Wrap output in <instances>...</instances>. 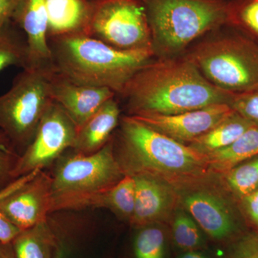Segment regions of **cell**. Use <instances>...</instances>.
Wrapping results in <instances>:
<instances>
[{"instance_id": "36", "label": "cell", "mask_w": 258, "mask_h": 258, "mask_svg": "<svg viewBox=\"0 0 258 258\" xmlns=\"http://www.w3.org/2000/svg\"><path fill=\"white\" fill-rule=\"evenodd\" d=\"M89 1H92V0H89ZM142 1H143V0H142Z\"/></svg>"}, {"instance_id": "19", "label": "cell", "mask_w": 258, "mask_h": 258, "mask_svg": "<svg viewBox=\"0 0 258 258\" xmlns=\"http://www.w3.org/2000/svg\"><path fill=\"white\" fill-rule=\"evenodd\" d=\"M253 127L256 126L233 111L211 130L187 146L195 152L208 156L211 153L228 147L246 131Z\"/></svg>"}, {"instance_id": "10", "label": "cell", "mask_w": 258, "mask_h": 258, "mask_svg": "<svg viewBox=\"0 0 258 258\" xmlns=\"http://www.w3.org/2000/svg\"><path fill=\"white\" fill-rule=\"evenodd\" d=\"M78 128L69 115L52 102L42 117L31 143L20 156L15 179L52 165L76 142Z\"/></svg>"}, {"instance_id": "27", "label": "cell", "mask_w": 258, "mask_h": 258, "mask_svg": "<svg viewBox=\"0 0 258 258\" xmlns=\"http://www.w3.org/2000/svg\"><path fill=\"white\" fill-rule=\"evenodd\" d=\"M20 156L10 139L0 130V190L14 181L13 173Z\"/></svg>"}, {"instance_id": "35", "label": "cell", "mask_w": 258, "mask_h": 258, "mask_svg": "<svg viewBox=\"0 0 258 258\" xmlns=\"http://www.w3.org/2000/svg\"><path fill=\"white\" fill-rule=\"evenodd\" d=\"M57 258H63V255H62V253H61V252H60V253H59V255H58V257H57Z\"/></svg>"}, {"instance_id": "13", "label": "cell", "mask_w": 258, "mask_h": 258, "mask_svg": "<svg viewBox=\"0 0 258 258\" xmlns=\"http://www.w3.org/2000/svg\"><path fill=\"white\" fill-rule=\"evenodd\" d=\"M133 177L135 206L131 225L137 229L151 224L169 225L179 207L175 187L149 174H138Z\"/></svg>"}, {"instance_id": "31", "label": "cell", "mask_w": 258, "mask_h": 258, "mask_svg": "<svg viewBox=\"0 0 258 258\" xmlns=\"http://www.w3.org/2000/svg\"><path fill=\"white\" fill-rule=\"evenodd\" d=\"M20 231L0 210V242L10 243L13 242Z\"/></svg>"}, {"instance_id": "3", "label": "cell", "mask_w": 258, "mask_h": 258, "mask_svg": "<svg viewBox=\"0 0 258 258\" xmlns=\"http://www.w3.org/2000/svg\"><path fill=\"white\" fill-rule=\"evenodd\" d=\"M52 69L77 84L119 95L131 79L155 58L152 50H120L86 34L48 39Z\"/></svg>"}, {"instance_id": "24", "label": "cell", "mask_w": 258, "mask_h": 258, "mask_svg": "<svg viewBox=\"0 0 258 258\" xmlns=\"http://www.w3.org/2000/svg\"><path fill=\"white\" fill-rule=\"evenodd\" d=\"M169 225L171 240L181 251L205 249V233L192 217L184 209L178 207Z\"/></svg>"}, {"instance_id": "23", "label": "cell", "mask_w": 258, "mask_h": 258, "mask_svg": "<svg viewBox=\"0 0 258 258\" xmlns=\"http://www.w3.org/2000/svg\"><path fill=\"white\" fill-rule=\"evenodd\" d=\"M217 176L223 187L237 203L258 189V156Z\"/></svg>"}, {"instance_id": "2", "label": "cell", "mask_w": 258, "mask_h": 258, "mask_svg": "<svg viewBox=\"0 0 258 258\" xmlns=\"http://www.w3.org/2000/svg\"><path fill=\"white\" fill-rule=\"evenodd\" d=\"M112 141L125 176L149 174L177 189L212 174L207 156L130 115H121Z\"/></svg>"}, {"instance_id": "29", "label": "cell", "mask_w": 258, "mask_h": 258, "mask_svg": "<svg viewBox=\"0 0 258 258\" xmlns=\"http://www.w3.org/2000/svg\"><path fill=\"white\" fill-rule=\"evenodd\" d=\"M229 106L254 126L258 127V88L234 93Z\"/></svg>"}, {"instance_id": "11", "label": "cell", "mask_w": 258, "mask_h": 258, "mask_svg": "<svg viewBox=\"0 0 258 258\" xmlns=\"http://www.w3.org/2000/svg\"><path fill=\"white\" fill-rule=\"evenodd\" d=\"M50 207V176L43 170L19 177L0 190V210L20 230L46 220Z\"/></svg>"}, {"instance_id": "26", "label": "cell", "mask_w": 258, "mask_h": 258, "mask_svg": "<svg viewBox=\"0 0 258 258\" xmlns=\"http://www.w3.org/2000/svg\"><path fill=\"white\" fill-rule=\"evenodd\" d=\"M227 25L258 43V0H227Z\"/></svg>"}, {"instance_id": "17", "label": "cell", "mask_w": 258, "mask_h": 258, "mask_svg": "<svg viewBox=\"0 0 258 258\" xmlns=\"http://www.w3.org/2000/svg\"><path fill=\"white\" fill-rule=\"evenodd\" d=\"M47 40L86 34L91 10L89 0H45Z\"/></svg>"}, {"instance_id": "34", "label": "cell", "mask_w": 258, "mask_h": 258, "mask_svg": "<svg viewBox=\"0 0 258 258\" xmlns=\"http://www.w3.org/2000/svg\"><path fill=\"white\" fill-rule=\"evenodd\" d=\"M0 258H15L12 242H0Z\"/></svg>"}, {"instance_id": "5", "label": "cell", "mask_w": 258, "mask_h": 258, "mask_svg": "<svg viewBox=\"0 0 258 258\" xmlns=\"http://www.w3.org/2000/svg\"><path fill=\"white\" fill-rule=\"evenodd\" d=\"M184 54L209 82L225 92L258 88V43L227 24L201 37Z\"/></svg>"}, {"instance_id": "9", "label": "cell", "mask_w": 258, "mask_h": 258, "mask_svg": "<svg viewBox=\"0 0 258 258\" xmlns=\"http://www.w3.org/2000/svg\"><path fill=\"white\" fill-rule=\"evenodd\" d=\"M86 35L120 50H152L142 0H92Z\"/></svg>"}, {"instance_id": "16", "label": "cell", "mask_w": 258, "mask_h": 258, "mask_svg": "<svg viewBox=\"0 0 258 258\" xmlns=\"http://www.w3.org/2000/svg\"><path fill=\"white\" fill-rule=\"evenodd\" d=\"M121 115V108L115 97L108 100L78 129L71 150L83 155L99 151L111 140Z\"/></svg>"}, {"instance_id": "4", "label": "cell", "mask_w": 258, "mask_h": 258, "mask_svg": "<svg viewBox=\"0 0 258 258\" xmlns=\"http://www.w3.org/2000/svg\"><path fill=\"white\" fill-rule=\"evenodd\" d=\"M156 58L183 55L227 24V0H143Z\"/></svg>"}, {"instance_id": "14", "label": "cell", "mask_w": 258, "mask_h": 258, "mask_svg": "<svg viewBox=\"0 0 258 258\" xmlns=\"http://www.w3.org/2000/svg\"><path fill=\"white\" fill-rule=\"evenodd\" d=\"M51 96L69 115L78 129L106 101L115 97L108 88L77 84L55 71L50 79Z\"/></svg>"}, {"instance_id": "12", "label": "cell", "mask_w": 258, "mask_h": 258, "mask_svg": "<svg viewBox=\"0 0 258 258\" xmlns=\"http://www.w3.org/2000/svg\"><path fill=\"white\" fill-rule=\"evenodd\" d=\"M227 104H216L174 115L132 116L169 138L188 145L233 112Z\"/></svg>"}, {"instance_id": "33", "label": "cell", "mask_w": 258, "mask_h": 258, "mask_svg": "<svg viewBox=\"0 0 258 258\" xmlns=\"http://www.w3.org/2000/svg\"><path fill=\"white\" fill-rule=\"evenodd\" d=\"M176 258H211L205 249L181 251V253Z\"/></svg>"}, {"instance_id": "6", "label": "cell", "mask_w": 258, "mask_h": 258, "mask_svg": "<svg viewBox=\"0 0 258 258\" xmlns=\"http://www.w3.org/2000/svg\"><path fill=\"white\" fill-rule=\"evenodd\" d=\"M52 166L50 213L69 210L75 202L108 189L125 176L115 159L112 138L94 154L83 155L70 149Z\"/></svg>"}, {"instance_id": "7", "label": "cell", "mask_w": 258, "mask_h": 258, "mask_svg": "<svg viewBox=\"0 0 258 258\" xmlns=\"http://www.w3.org/2000/svg\"><path fill=\"white\" fill-rule=\"evenodd\" d=\"M52 68H27L0 96V130L21 155L31 143L47 108L53 102L50 79Z\"/></svg>"}, {"instance_id": "18", "label": "cell", "mask_w": 258, "mask_h": 258, "mask_svg": "<svg viewBox=\"0 0 258 258\" xmlns=\"http://www.w3.org/2000/svg\"><path fill=\"white\" fill-rule=\"evenodd\" d=\"M135 206V181L133 176H125L117 184L103 191L78 200L71 210L104 208L123 221L130 223Z\"/></svg>"}, {"instance_id": "30", "label": "cell", "mask_w": 258, "mask_h": 258, "mask_svg": "<svg viewBox=\"0 0 258 258\" xmlns=\"http://www.w3.org/2000/svg\"><path fill=\"white\" fill-rule=\"evenodd\" d=\"M240 213L258 232V189L237 202Z\"/></svg>"}, {"instance_id": "25", "label": "cell", "mask_w": 258, "mask_h": 258, "mask_svg": "<svg viewBox=\"0 0 258 258\" xmlns=\"http://www.w3.org/2000/svg\"><path fill=\"white\" fill-rule=\"evenodd\" d=\"M164 225L151 224L137 228L134 258H168L169 234Z\"/></svg>"}, {"instance_id": "21", "label": "cell", "mask_w": 258, "mask_h": 258, "mask_svg": "<svg viewBox=\"0 0 258 258\" xmlns=\"http://www.w3.org/2000/svg\"><path fill=\"white\" fill-rule=\"evenodd\" d=\"M15 258H52L54 235L47 220L20 231L12 242Z\"/></svg>"}, {"instance_id": "20", "label": "cell", "mask_w": 258, "mask_h": 258, "mask_svg": "<svg viewBox=\"0 0 258 258\" xmlns=\"http://www.w3.org/2000/svg\"><path fill=\"white\" fill-rule=\"evenodd\" d=\"M258 156V127L246 131L228 147L207 156L210 172L217 175Z\"/></svg>"}, {"instance_id": "28", "label": "cell", "mask_w": 258, "mask_h": 258, "mask_svg": "<svg viewBox=\"0 0 258 258\" xmlns=\"http://www.w3.org/2000/svg\"><path fill=\"white\" fill-rule=\"evenodd\" d=\"M222 258H258V232L245 231L225 246Z\"/></svg>"}, {"instance_id": "8", "label": "cell", "mask_w": 258, "mask_h": 258, "mask_svg": "<svg viewBox=\"0 0 258 258\" xmlns=\"http://www.w3.org/2000/svg\"><path fill=\"white\" fill-rule=\"evenodd\" d=\"M176 190L180 208L192 217L212 242L225 247L247 231L239 217L237 203L216 174Z\"/></svg>"}, {"instance_id": "22", "label": "cell", "mask_w": 258, "mask_h": 258, "mask_svg": "<svg viewBox=\"0 0 258 258\" xmlns=\"http://www.w3.org/2000/svg\"><path fill=\"white\" fill-rule=\"evenodd\" d=\"M28 47L25 34L10 20L0 29V72L10 66L26 69Z\"/></svg>"}, {"instance_id": "1", "label": "cell", "mask_w": 258, "mask_h": 258, "mask_svg": "<svg viewBox=\"0 0 258 258\" xmlns=\"http://www.w3.org/2000/svg\"><path fill=\"white\" fill-rule=\"evenodd\" d=\"M234 93L209 82L184 54L154 58L131 79L118 96L125 114L174 115L230 104Z\"/></svg>"}, {"instance_id": "15", "label": "cell", "mask_w": 258, "mask_h": 258, "mask_svg": "<svg viewBox=\"0 0 258 258\" xmlns=\"http://www.w3.org/2000/svg\"><path fill=\"white\" fill-rule=\"evenodd\" d=\"M11 20L26 37L28 47L27 68H52L47 40L45 0H18Z\"/></svg>"}, {"instance_id": "32", "label": "cell", "mask_w": 258, "mask_h": 258, "mask_svg": "<svg viewBox=\"0 0 258 258\" xmlns=\"http://www.w3.org/2000/svg\"><path fill=\"white\" fill-rule=\"evenodd\" d=\"M18 0H0V29L11 20Z\"/></svg>"}]
</instances>
